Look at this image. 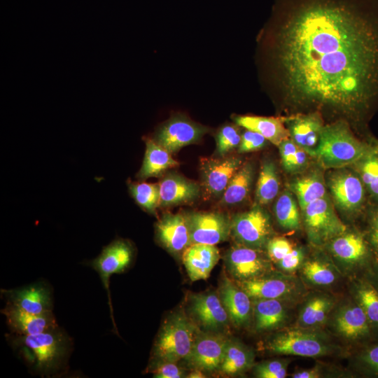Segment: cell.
Returning <instances> with one entry per match:
<instances>
[{
    "label": "cell",
    "instance_id": "cell-1",
    "mask_svg": "<svg viewBox=\"0 0 378 378\" xmlns=\"http://www.w3.org/2000/svg\"><path fill=\"white\" fill-rule=\"evenodd\" d=\"M259 37L289 106L363 125L378 105V0H276Z\"/></svg>",
    "mask_w": 378,
    "mask_h": 378
},
{
    "label": "cell",
    "instance_id": "cell-2",
    "mask_svg": "<svg viewBox=\"0 0 378 378\" xmlns=\"http://www.w3.org/2000/svg\"><path fill=\"white\" fill-rule=\"evenodd\" d=\"M5 338L31 374L55 378L68 373L74 341L59 326L35 335L8 332Z\"/></svg>",
    "mask_w": 378,
    "mask_h": 378
},
{
    "label": "cell",
    "instance_id": "cell-3",
    "mask_svg": "<svg viewBox=\"0 0 378 378\" xmlns=\"http://www.w3.org/2000/svg\"><path fill=\"white\" fill-rule=\"evenodd\" d=\"M373 150L372 144L358 139L348 122L339 120L324 125L315 158L324 169L354 165Z\"/></svg>",
    "mask_w": 378,
    "mask_h": 378
},
{
    "label": "cell",
    "instance_id": "cell-4",
    "mask_svg": "<svg viewBox=\"0 0 378 378\" xmlns=\"http://www.w3.org/2000/svg\"><path fill=\"white\" fill-rule=\"evenodd\" d=\"M199 330L184 314L176 313L162 324L153 342L146 372L165 363H177L190 353Z\"/></svg>",
    "mask_w": 378,
    "mask_h": 378
},
{
    "label": "cell",
    "instance_id": "cell-5",
    "mask_svg": "<svg viewBox=\"0 0 378 378\" xmlns=\"http://www.w3.org/2000/svg\"><path fill=\"white\" fill-rule=\"evenodd\" d=\"M264 348L274 354L312 358L330 355L338 349L318 329L298 326L275 332L265 341Z\"/></svg>",
    "mask_w": 378,
    "mask_h": 378
},
{
    "label": "cell",
    "instance_id": "cell-6",
    "mask_svg": "<svg viewBox=\"0 0 378 378\" xmlns=\"http://www.w3.org/2000/svg\"><path fill=\"white\" fill-rule=\"evenodd\" d=\"M327 244L335 261L341 265L340 269L347 270L355 276L366 274L377 256L363 232L360 230L347 229Z\"/></svg>",
    "mask_w": 378,
    "mask_h": 378
},
{
    "label": "cell",
    "instance_id": "cell-7",
    "mask_svg": "<svg viewBox=\"0 0 378 378\" xmlns=\"http://www.w3.org/2000/svg\"><path fill=\"white\" fill-rule=\"evenodd\" d=\"M301 211L308 239L313 245L327 244L347 230L328 195L312 202Z\"/></svg>",
    "mask_w": 378,
    "mask_h": 378
},
{
    "label": "cell",
    "instance_id": "cell-8",
    "mask_svg": "<svg viewBox=\"0 0 378 378\" xmlns=\"http://www.w3.org/2000/svg\"><path fill=\"white\" fill-rule=\"evenodd\" d=\"M135 255L132 244L124 239H116L103 247L100 253L88 265L94 270L100 277L108 299V305L113 330L118 334L115 323L110 293V278L113 274H121L129 269Z\"/></svg>",
    "mask_w": 378,
    "mask_h": 378
},
{
    "label": "cell",
    "instance_id": "cell-9",
    "mask_svg": "<svg viewBox=\"0 0 378 378\" xmlns=\"http://www.w3.org/2000/svg\"><path fill=\"white\" fill-rule=\"evenodd\" d=\"M230 235L237 244L264 250L273 237L270 217L259 205L238 214L231 220Z\"/></svg>",
    "mask_w": 378,
    "mask_h": 378
},
{
    "label": "cell",
    "instance_id": "cell-10",
    "mask_svg": "<svg viewBox=\"0 0 378 378\" xmlns=\"http://www.w3.org/2000/svg\"><path fill=\"white\" fill-rule=\"evenodd\" d=\"M326 185L335 204L347 215L364 211L368 192L356 172L337 169L328 176Z\"/></svg>",
    "mask_w": 378,
    "mask_h": 378
},
{
    "label": "cell",
    "instance_id": "cell-11",
    "mask_svg": "<svg viewBox=\"0 0 378 378\" xmlns=\"http://www.w3.org/2000/svg\"><path fill=\"white\" fill-rule=\"evenodd\" d=\"M331 326L336 334L358 348L375 340L365 314L352 298L333 312Z\"/></svg>",
    "mask_w": 378,
    "mask_h": 378
},
{
    "label": "cell",
    "instance_id": "cell-12",
    "mask_svg": "<svg viewBox=\"0 0 378 378\" xmlns=\"http://www.w3.org/2000/svg\"><path fill=\"white\" fill-rule=\"evenodd\" d=\"M252 299H276L290 301L303 291L301 281L292 274L272 272L246 281H234Z\"/></svg>",
    "mask_w": 378,
    "mask_h": 378
},
{
    "label": "cell",
    "instance_id": "cell-13",
    "mask_svg": "<svg viewBox=\"0 0 378 378\" xmlns=\"http://www.w3.org/2000/svg\"><path fill=\"white\" fill-rule=\"evenodd\" d=\"M264 250L239 244L232 246L225 255V265L234 281H246L272 272V261Z\"/></svg>",
    "mask_w": 378,
    "mask_h": 378
},
{
    "label": "cell",
    "instance_id": "cell-14",
    "mask_svg": "<svg viewBox=\"0 0 378 378\" xmlns=\"http://www.w3.org/2000/svg\"><path fill=\"white\" fill-rule=\"evenodd\" d=\"M209 131L185 115H176L161 125L153 139L171 154L182 147L199 141Z\"/></svg>",
    "mask_w": 378,
    "mask_h": 378
},
{
    "label": "cell",
    "instance_id": "cell-15",
    "mask_svg": "<svg viewBox=\"0 0 378 378\" xmlns=\"http://www.w3.org/2000/svg\"><path fill=\"white\" fill-rule=\"evenodd\" d=\"M6 304L31 314L53 312L52 288L46 281H39L24 286L1 289Z\"/></svg>",
    "mask_w": 378,
    "mask_h": 378
},
{
    "label": "cell",
    "instance_id": "cell-16",
    "mask_svg": "<svg viewBox=\"0 0 378 378\" xmlns=\"http://www.w3.org/2000/svg\"><path fill=\"white\" fill-rule=\"evenodd\" d=\"M229 339L221 332H198L189 355L185 358L192 369L204 372L219 370Z\"/></svg>",
    "mask_w": 378,
    "mask_h": 378
},
{
    "label": "cell",
    "instance_id": "cell-17",
    "mask_svg": "<svg viewBox=\"0 0 378 378\" xmlns=\"http://www.w3.org/2000/svg\"><path fill=\"white\" fill-rule=\"evenodd\" d=\"M189 311L195 322L209 332H221L230 322L218 293L191 295Z\"/></svg>",
    "mask_w": 378,
    "mask_h": 378
},
{
    "label": "cell",
    "instance_id": "cell-18",
    "mask_svg": "<svg viewBox=\"0 0 378 378\" xmlns=\"http://www.w3.org/2000/svg\"><path fill=\"white\" fill-rule=\"evenodd\" d=\"M186 217L191 244L216 245L230 235L231 220L223 214L193 212Z\"/></svg>",
    "mask_w": 378,
    "mask_h": 378
},
{
    "label": "cell",
    "instance_id": "cell-19",
    "mask_svg": "<svg viewBox=\"0 0 378 378\" xmlns=\"http://www.w3.org/2000/svg\"><path fill=\"white\" fill-rule=\"evenodd\" d=\"M290 138L310 156L315 157L321 132L324 126L321 112L296 113L286 117Z\"/></svg>",
    "mask_w": 378,
    "mask_h": 378
},
{
    "label": "cell",
    "instance_id": "cell-20",
    "mask_svg": "<svg viewBox=\"0 0 378 378\" xmlns=\"http://www.w3.org/2000/svg\"><path fill=\"white\" fill-rule=\"evenodd\" d=\"M241 165V160L237 157L205 160L201 169L204 194L209 197L223 195Z\"/></svg>",
    "mask_w": 378,
    "mask_h": 378
},
{
    "label": "cell",
    "instance_id": "cell-21",
    "mask_svg": "<svg viewBox=\"0 0 378 378\" xmlns=\"http://www.w3.org/2000/svg\"><path fill=\"white\" fill-rule=\"evenodd\" d=\"M218 293L230 322L237 328L246 327L253 315V302L248 295L225 276L221 279Z\"/></svg>",
    "mask_w": 378,
    "mask_h": 378
},
{
    "label": "cell",
    "instance_id": "cell-22",
    "mask_svg": "<svg viewBox=\"0 0 378 378\" xmlns=\"http://www.w3.org/2000/svg\"><path fill=\"white\" fill-rule=\"evenodd\" d=\"M1 313L5 316L9 332L15 335H35L59 326L53 312L31 314L6 304Z\"/></svg>",
    "mask_w": 378,
    "mask_h": 378
},
{
    "label": "cell",
    "instance_id": "cell-23",
    "mask_svg": "<svg viewBox=\"0 0 378 378\" xmlns=\"http://www.w3.org/2000/svg\"><path fill=\"white\" fill-rule=\"evenodd\" d=\"M159 243L174 253L183 252L190 244V233L186 216L164 214L155 224Z\"/></svg>",
    "mask_w": 378,
    "mask_h": 378
},
{
    "label": "cell",
    "instance_id": "cell-24",
    "mask_svg": "<svg viewBox=\"0 0 378 378\" xmlns=\"http://www.w3.org/2000/svg\"><path fill=\"white\" fill-rule=\"evenodd\" d=\"M183 263L192 281L206 279L220 259L215 245L192 244L183 252Z\"/></svg>",
    "mask_w": 378,
    "mask_h": 378
},
{
    "label": "cell",
    "instance_id": "cell-25",
    "mask_svg": "<svg viewBox=\"0 0 378 378\" xmlns=\"http://www.w3.org/2000/svg\"><path fill=\"white\" fill-rule=\"evenodd\" d=\"M335 298L328 293L309 295L302 304L298 316V327L319 329L328 321L335 305Z\"/></svg>",
    "mask_w": 378,
    "mask_h": 378
},
{
    "label": "cell",
    "instance_id": "cell-26",
    "mask_svg": "<svg viewBox=\"0 0 378 378\" xmlns=\"http://www.w3.org/2000/svg\"><path fill=\"white\" fill-rule=\"evenodd\" d=\"M253 316L255 330L258 332L274 330L283 327L288 319V311L284 300L254 299Z\"/></svg>",
    "mask_w": 378,
    "mask_h": 378
},
{
    "label": "cell",
    "instance_id": "cell-27",
    "mask_svg": "<svg viewBox=\"0 0 378 378\" xmlns=\"http://www.w3.org/2000/svg\"><path fill=\"white\" fill-rule=\"evenodd\" d=\"M158 185L160 206L189 202L200 194V188L195 182L175 174L166 175Z\"/></svg>",
    "mask_w": 378,
    "mask_h": 378
},
{
    "label": "cell",
    "instance_id": "cell-28",
    "mask_svg": "<svg viewBox=\"0 0 378 378\" xmlns=\"http://www.w3.org/2000/svg\"><path fill=\"white\" fill-rule=\"evenodd\" d=\"M286 117H264L258 115H234L235 123L258 132L267 141L279 146L281 142L290 138V133L285 125Z\"/></svg>",
    "mask_w": 378,
    "mask_h": 378
},
{
    "label": "cell",
    "instance_id": "cell-29",
    "mask_svg": "<svg viewBox=\"0 0 378 378\" xmlns=\"http://www.w3.org/2000/svg\"><path fill=\"white\" fill-rule=\"evenodd\" d=\"M352 298L365 314L378 340V291L365 274L355 276L351 284Z\"/></svg>",
    "mask_w": 378,
    "mask_h": 378
},
{
    "label": "cell",
    "instance_id": "cell-30",
    "mask_svg": "<svg viewBox=\"0 0 378 378\" xmlns=\"http://www.w3.org/2000/svg\"><path fill=\"white\" fill-rule=\"evenodd\" d=\"M178 165L169 152L153 139L146 140V152L142 165L137 174L140 180L159 176L169 168Z\"/></svg>",
    "mask_w": 378,
    "mask_h": 378
},
{
    "label": "cell",
    "instance_id": "cell-31",
    "mask_svg": "<svg viewBox=\"0 0 378 378\" xmlns=\"http://www.w3.org/2000/svg\"><path fill=\"white\" fill-rule=\"evenodd\" d=\"M299 270L304 282L316 287H326L335 284L340 273L333 262L321 257L305 259Z\"/></svg>",
    "mask_w": 378,
    "mask_h": 378
},
{
    "label": "cell",
    "instance_id": "cell-32",
    "mask_svg": "<svg viewBox=\"0 0 378 378\" xmlns=\"http://www.w3.org/2000/svg\"><path fill=\"white\" fill-rule=\"evenodd\" d=\"M253 351L243 343L229 339L218 371L227 376L244 373L254 365Z\"/></svg>",
    "mask_w": 378,
    "mask_h": 378
},
{
    "label": "cell",
    "instance_id": "cell-33",
    "mask_svg": "<svg viewBox=\"0 0 378 378\" xmlns=\"http://www.w3.org/2000/svg\"><path fill=\"white\" fill-rule=\"evenodd\" d=\"M289 188L295 195L301 210L312 202L327 195L325 180L318 170L298 177L290 183Z\"/></svg>",
    "mask_w": 378,
    "mask_h": 378
},
{
    "label": "cell",
    "instance_id": "cell-34",
    "mask_svg": "<svg viewBox=\"0 0 378 378\" xmlns=\"http://www.w3.org/2000/svg\"><path fill=\"white\" fill-rule=\"evenodd\" d=\"M253 178V166L250 163L241 165L222 195L221 202L227 206L242 202L250 192Z\"/></svg>",
    "mask_w": 378,
    "mask_h": 378
},
{
    "label": "cell",
    "instance_id": "cell-35",
    "mask_svg": "<svg viewBox=\"0 0 378 378\" xmlns=\"http://www.w3.org/2000/svg\"><path fill=\"white\" fill-rule=\"evenodd\" d=\"M279 181L274 164L265 161L260 168L256 186L255 200L259 206L272 202L279 191Z\"/></svg>",
    "mask_w": 378,
    "mask_h": 378
},
{
    "label": "cell",
    "instance_id": "cell-36",
    "mask_svg": "<svg viewBox=\"0 0 378 378\" xmlns=\"http://www.w3.org/2000/svg\"><path fill=\"white\" fill-rule=\"evenodd\" d=\"M274 214L279 225L286 230H297L300 227L301 219L298 204L289 191H284L274 205Z\"/></svg>",
    "mask_w": 378,
    "mask_h": 378
},
{
    "label": "cell",
    "instance_id": "cell-37",
    "mask_svg": "<svg viewBox=\"0 0 378 378\" xmlns=\"http://www.w3.org/2000/svg\"><path fill=\"white\" fill-rule=\"evenodd\" d=\"M356 372L363 377L378 378V340L358 348L353 357Z\"/></svg>",
    "mask_w": 378,
    "mask_h": 378
},
{
    "label": "cell",
    "instance_id": "cell-38",
    "mask_svg": "<svg viewBox=\"0 0 378 378\" xmlns=\"http://www.w3.org/2000/svg\"><path fill=\"white\" fill-rule=\"evenodd\" d=\"M279 148L281 164L286 172L297 173L307 167L310 155L290 138L281 142Z\"/></svg>",
    "mask_w": 378,
    "mask_h": 378
},
{
    "label": "cell",
    "instance_id": "cell-39",
    "mask_svg": "<svg viewBox=\"0 0 378 378\" xmlns=\"http://www.w3.org/2000/svg\"><path fill=\"white\" fill-rule=\"evenodd\" d=\"M368 193L378 201V158L372 150L354 164Z\"/></svg>",
    "mask_w": 378,
    "mask_h": 378
},
{
    "label": "cell",
    "instance_id": "cell-40",
    "mask_svg": "<svg viewBox=\"0 0 378 378\" xmlns=\"http://www.w3.org/2000/svg\"><path fill=\"white\" fill-rule=\"evenodd\" d=\"M130 192L136 202L150 214H155L159 206V185L150 183H129Z\"/></svg>",
    "mask_w": 378,
    "mask_h": 378
},
{
    "label": "cell",
    "instance_id": "cell-41",
    "mask_svg": "<svg viewBox=\"0 0 378 378\" xmlns=\"http://www.w3.org/2000/svg\"><path fill=\"white\" fill-rule=\"evenodd\" d=\"M290 362L288 359L262 361L253 365V374L258 378H285Z\"/></svg>",
    "mask_w": 378,
    "mask_h": 378
},
{
    "label": "cell",
    "instance_id": "cell-42",
    "mask_svg": "<svg viewBox=\"0 0 378 378\" xmlns=\"http://www.w3.org/2000/svg\"><path fill=\"white\" fill-rule=\"evenodd\" d=\"M241 134L239 129L232 125H226L218 132L216 141V152L220 156H223L232 149L239 146Z\"/></svg>",
    "mask_w": 378,
    "mask_h": 378
},
{
    "label": "cell",
    "instance_id": "cell-43",
    "mask_svg": "<svg viewBox=\"0 0 378 378\" xmlns=\"http://www.w3.org/2000/svg\"><path fill=\"white\" fill-rule=\"evenodd\" d=\"M295 246L282 237H272L266 246L267 254L274 265L287 255Z\"/></svg>",
    "mask_w": 378,
    "mask_h": 378
},
{
    "label": "cell",
    "instance_id": "cell-44",
    "mask_svg": "<svg viewBox=\"0 0 378 378\" xmlns=\"http://www.w3.org/2000/svg\"><path fill=\"white\" fill-rule=\"evenodd\" d=\"M305 259L304 250L302 247L295 246L287 255L275 265L280 272L292 274L300 269Z\"/></svg>",
    "mask_w": 378,
    "mask_h": 378
},
{
    "label": "cell",
    "instance_id": "cell-45",
    "mask_svg": "<svg viewBox=\"0 0 378 378\" xmlns=\"http://www.w3.org/2000/svg\"><path fill=\"white\" fill-rule=\"evenodd\" d=\"M267 140L260 134L246 130L241 134V139L238 146L239 153L258 150L266 144Z\"/></svg>",
    "mask_w": 378,
    "mask_h": 378
},
{
    "label": "cell",
    "instance_id": "cell-46",
    "mask_svg": "<svg viewBox=\"0 0 378 378\" xmlns=\"http://www.w3.org/2000/svg\"><path fill=\"white\" fill-rule=\"evenodd\" d=\"M366 229L363 231L370 246L378 255V208L368 214Z\"/></svg>",
    "mask_w": 378,
    "mask_h": 378
},
{
    "label": "cell",
    "instance_id": "cell-47",
    "mask_svg": "<svg viewBox=\"0 0 378 378\" xmlns=\"http://www.w3.org/2000/svg\"><path fill=\"white\" fill-rule=\"evenodd\" d=\"M176 363H165L158 365L151 372L155 378H181L185 372Z\"/></svg>",
    "mask_w": 378,
    "mask_h": 378
},
{
    "label": "cell",
    "instance_id": "cell-48",
    "mask_svg": "<svg viewBox=\"0 0 378 378\" xmlns=\"http://www.w3.org/2000/svg\"><path fill=\"white\" fill-rule=\"evenodd\" d=\"M323 368L320 365H316L314 367L301 369L295 371L291 374L293 378H320L325 377L323 373Z\"/></svg>",
    "mask_w": 378,
    "mask_h": 378
},
{
    "label": "cell",
    "instance_id": "cell-49",
    "mask_svg": "<svg viewBox=\"0 0 378 378\" xmlns=\"http://www.w3.org/2000/svg\"><path fill=\"white\" fill-rule=\"evenodd\" d=\"M365 274L378 291V255H377L372 267Z\"/></svg>",
    "mask_w": 378,
    "mask_h": 378
},
{
    "label": "cell",
    "instance_id": "cell-50",
    "mask_svg": "<svg viewBox=\"0 0 378 378\" xmlns=\"http://www.w3.org/2000/svg\"><path fill=\"white\" fill-rule=\"evenodd\" d=\"M205 377V372L197 369H192V372L187 376L189 378H203Z\"/></svg>",
    "mask_w": 378,
    "mask_h": 378
},
{
    "label": "cell",
    "instance_id": "cell-51",
    "mask_svg": "<svg viewBox=\"0 0 378 378\" xmlns=\"http://www.w3.org/2000/svg\"><path fill=\"white\" fill-rule=\"evenodd\" d=\"M372 144L373 146V151L374 153L376 155V156L378 158V141L374 142Z\"/></svg>",
    "mask_w": 378,
    "mask_h": 378
}]
</instances>
